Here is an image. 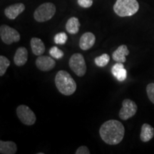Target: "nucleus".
Masks as SVG:
<instances>
[{
	"mask_svg": "<svg viewBox=\"0 0 154 154\" xmlns=\"http://www.w3.org/2000/svg\"><path fill=\"white\" fill-rule=\"evenodd\" d=\"M54 59L47 56H39L36 59V66L42 72H49L55 67Z\"/></svg>",
	"mask_w": 154,
	"mask_h": 154,
	"instance_id": "obj_9",
	"label": "nucleus"
},
{
	"mask_svg": "<svg viewBox=\"0 0 154 154\" xmlns=\"http://www.w3.org/2000/svg\"><path fill=\"white\" fill-rule=\"evenodd\" d=\"M146 93L150 101L154 104V83H151L146 86Z\"/></svg>",
	"mask_w": 154,
	"mask_h": 154,
	"instance_id": "obj_23",
	"label": "nucleus"
},
{
	"mask_svg": "<svg viewBox=\"0 0 154 154\" xmlns=\"http://www.w3.org/2000/svg\"><path fill=\"white\" fill-rule=\"evenodd\" d=\"M110 60V57L107 54H103L99 56V57H96L94 59V62L96 65L99 67H103L106 66L108 63L109 62Z\"/></svg>",
	"mask_w": 154,
	"mask_h": 154,
	"instance_id": "obj_19",
	"label": "nucleus"
},
{
	"mask_svg": "<svg viewBox=\"0 0 154 154\" xmlns=\"http://www.w3.org/2000/svg\"><path fill=\"white\" fill-rule=\"evenodd\" d=\"M31 48L32 52L36 56H41L45 51V45L39 38L33 37L31 39Z\"/></svg>",
	"mask_w": 154,
	"mask_h": 154,
	"instance_id": "obj_15",
	"label": "nucleus"
},
{
	"mask_svg": "<svg viewBox=\"0 0 154 154\" xmlns=\"http://www.w3.org/2000/svg\"><path fill=\"white\" fill-rule=\"evenodd\" d=\"M154 136V128L151 125L143 124L141 127L140 138L143 142H149Z\"/></svg>",
	"mask_w": 154,
	"mask_h": 154,
	"instance_id": "obj_17",
	"label": "nucleus"
},
{
	"mask_svg": "<svg viewBox=\"0 0 154 154\" xmlns=\"http://www.w3.org/2000/svg\"><path fill=\"white\" fill-rule=\"evenodd\" d=\"M49 54L51 55L53 58H54V59H61V58L63 57V51H61V49H59V48L57 47H53L50 49Z\"/></svg>",
	"mask_w": 154,
	"mask_h": 154,
	"instance_id": "obj_22",
	"label": "nucleus"
},
{
	"mask_svg": "<svg viewBox=\"0 0 154 154\" xmlns=\"http://www.w3.org/2000/svg\"><path fill=\"white\" fill-rule=\"evenodd\" d=\"M138 107L136 103L131 99H124L122 102V107L119 111V118L126 121L136 113Z\"/></svg>",
	"mask_w": 154,
	"mask_h": 154,
	"instance_id": "obj_8",
	"label": "nucleus"
},
{
	"mask_svg": "<svg viewBox=\"0 0 154 154\" xmlns=\"http://www.w3.org/2000/svg\"><path fill=\"white\" fill-rule=\"evenodd\" d=\"M69 67L78 76H84L86 73V64L82 54H74L69 59Z\"/></svg>",
	"mask_w": 154,
	"mask_h": 154,
	"instance_id": "obj_5",
	"label": "nucleus"
},
{
	"mask_svg": "<svg viewBox=\"0 0 154 154\" xmlns=\"http://www.w3.org/2000/svg\"><path fill=\"white\" fill-rule=\"evenodd\" d=\"M139 9L137 0H116L113 5V11L121 17H131Z\"/></svg>",
	"mask_w": 154,
	"mask_h": 154,
	"instance_id": "obj_3",
	"label": "nucleus"
},
{
	"mask_svg": "<svg viewBox=\"0 0 154 154\" xmlns=\"http://www.w3.org/2000/svg\"><path fill=\"white\" fill-rule=\"evenodd\" d=\"M81 24L78 18L71 17L69 19L66 24V30L68 33L71 34H76L79 31Z\"/></svg>",
	"mask_w": 154,
	"mask_h": 154,
	"instance_id": "obj_18",
	"label": "nucleus"
},
{
	"mask_svg": "<svg viewBox=\"0 0 154 154\" xmlns=\"http://www.w3.org/2000/svg\"><path fill=\"white\" fill-rule=\"evenodd\" d=\"M96 42V36L91 32H86L82 36L79 40V47L84 51L93 47Z\"/></svg>",
	"mask_w": 154,
	"mask_h": 154,
	"instance_id": "obj_11",
	"label": "nucleus"
},
{
	"mask_svg": "<svg viewBox=\"0 0 154 154\" xmlns=\"http://www.w3.org/2000/svg\"><path fill=\"white\" fill-rule=\"evenodd\" d=\"M25 10V6L22 3H17L7 7L5 10V14L9 19H15Z\"/></svg>",
	"mask_w": 154,
	"mask_h": 154,
	"instance_id": "obj_10",
	"label": "nucleus"
},
{
	"mask_svg": "<svg viewBox=\"0 0 154 154\" xmlns=\"http://www.w3.org/2000/svg\"><path fill=\"white\" fill-rule=\"evenodd\" d=\"M28 60V51L25 47H19L17 49L14 57V62L17 66H24Z\"/></svg>",
	"mask_w": 154,
	"mask_h": 154,
	"instance_id": "obj_13",
	"label": "nucleus"
},
{
	"mask_svg": "<svg viewBox=\"0 0 154 154\" xmlns=\"http://www.w3.org/2000/svg\"><path fill=\"white\" fill-rule=\"evenodd\" d=\"M17 115L21 122L26 126L34 125L36 121L35 113L26 105H20L17 107Z\"/></svg>",
	"mask_w": 154,
	"mask_h": 154,
	"instance_id": "obj_6",
	"label": "nucleus"
},
{
	"mask_svg": "<svg viewBox=\"0 0 154 154\" xmlns=\"http://www.w3.org/2000/svg\"><path fill=\"white\" fill-rule=\"evenodd\" d=\"M17 151V144L13 141L0 140V153L15 154Z\"/></svg>",
	"mask_w": 154,
	"mask_h": 154,
	"instance_id": "obj_16",
	"label": "nucleus"
},
{
	"mask_svg": "<svg viewBox=\"0 0 154 154\" xmlns=\"http://www.w3.org/2000/svg\"><path fill=\"white\" fill-rule=\"evenodd\" d=\"M10 65V61L5 56H0V76H2Z\"/></svg>",
	"mask_w": 154,
	"mask_h": 154,
	"instance_id": "obj_20",
	"label": "nucleus"
},
{
	"mask_svg": "<svg viewBox=\"0 0 154 154\" xmlns=\"http://www.w3.org/2000/svg\"><path fill=\"white\" fill-rule=\"evenodd\" d=\"M55 84L58 91L65 96H71L76 90V82L66 71L58 72L55 76Z\"/></svg>",
	"mask_w": 154,
	"mask_h": 154,
	"instance_id": "obj_2",
	"label": "nucleus"
},
{
	"mask_svg": "<svg viewBox=\"0 0 154 154\" xmlns=\"http://www.w3.org/2000/svg\"><path fill=\"white\" fill-rule=\"evenodd\" d=\"M67 38H68V36L65 32H60V33L56 34L54 40L55 43L57 44H64L67 41Z\"/></svg>",
	"mask_w": 154,
	"mask_h": 154,
	"instance_id": "obj_21",
	"label": "nucleus"
},
{
	"mask_svg": "<svg viewBox=\"0 0 154 154\" xmlns=\"http://www.w3.org/2000/svg\"><path fill=\"white\" fill-rule=\"evenodd\" d=\"M101 139L109 145H117L124 137L125 128L120 121L109 120L101 125L99 129Z\"/></svg>",
	"mask_w": 154,
	"mask_h": 154,
	"instance_id": "obj_1",
	"label": "nucleus"
},
{
	"mask_svg": "<svg viewBox=\"0 0 154 154\" xmlns=\"http://www.w3.org/2000/svg\"><path fill=\"white\" fill-rule=\"evenodd\" d=\"M89 150L86 146H82L76 150V154H89Z\"/></svg>",
	"mask_w": 154,
	"mask_h": 154,
	"instance_id": "obj_25",
	"label": "nucleus"
},
{
	"mask_svg": "<svg viewBox=\"0 0 154 154\" xmlns=\"http://www.w3.org/2000/svg\"><path fill=\"white\" fill-rule=\"evenodd\" d=\"M56 7L53 3L46 2L42 4L36 9L34 13V18L38 22L49 21L54 16Z\"/></svg>",
	"mask_w": 154,
	"mask_h": 154,
	"instance_id": "obj_4",
	"label": "nucleus"
},
{
	"mask_svg": "<svg viewBox=\"0 0 154 154\" xmlns=\"http://www.w3.org/2000/svg\"><path fill=\"white\" fill-rule=\"evenodd\" d=\"M111 73L119 82H124L127 77V72L124 68V63L117 62L113 65L111 68Z\"/></svg>",
	"mask_w": 154,
	"mask_h": 154,
	"instance_id": "obj_12",
	"label": "nucleus"
},
{
	"mask_svg": "<svg viewBox=\"0 0 154 154\" xmlns=\"http://www.w3.org/2000/svg\"><path fill=\"white\" fill-rule=\"evenodd\" d=\"M129 54V51H128V47L126 45H121L118 47L112 54L113 59L116 62L124 63L126 62V57Z\"/></svg>",
	"mask_w": 154,
	"mask_h": 154,
	"instance_id": "obj_14",
	"label": "nucleus"
},
{
	"mask_svg": "<svg viewBox=\"0 0 154 154\" xmlns=\"http://www.w3.org/2000/svg\"><path fill=\"white\" fill-rule=\"evenodd\" d=\"M0 36L2 41L6 44L18 42L21 38L20 34L16 29L6 24H2L0 26Z\"/></svg>",
	"mask_w": 154,
	"mask_h": 154,
	"instance_id": "obj_7",
	"label": "nucleus"
},
{
	"mask_svg": "<svg viewBox=\"0 0 154 154\" xmlns=\"http://www.w3.org/2000/svg\"><path fill=\"white\" fill-rule=\"evenodd\" d=\"M77 2L83 8H89L93 5V0H78Z\"/></svg>",
	"mask_w": 154,
	"mask_h": 154,
	"instance_id": "obj_24",
	"label": "nucleus"
}]
</instances>
